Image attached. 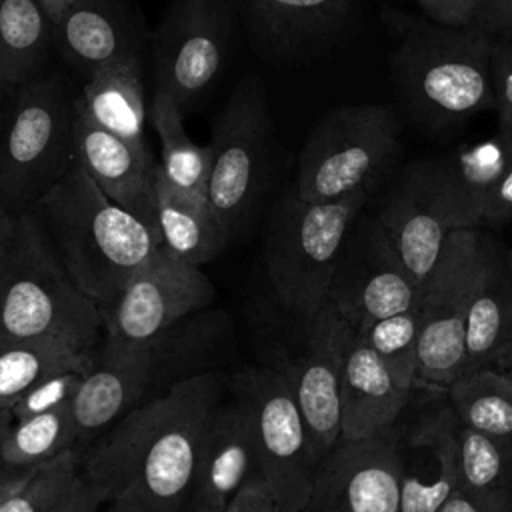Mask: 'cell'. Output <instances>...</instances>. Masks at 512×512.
I'll return each mask as SVG.
<instances>
[{
    "instance_id": "obj_1",
    "label": "cell",
    "mask_w": 512,
    "mask_h": 512,
    "mask_svg": "<svg viewBox=\"0 0 512 512\" xmlns=\"http://www.w3.org/2000/svg\"><path fill=\"white\" fill-rule=\"evenodd\" d=\"M226 390L228 374H202L132 408L80 452L82 474L106 502L134 494L152 512H182L208 418Z\"/></svg>"
},
{
    "instance_id": "obj_2",
    "label": "cell",
    "mask_w": 512,
    "mask_h": 512,
    "mask_svg": "<svg viewBox=\"0 0 512 512\" xmlns=\"http://www.w3.org/2000/svg\"><path fill=\"white\" fill-rule=\"evenodd\" d=\"M70 278L106 316L162 236L114 204L76 162L34 206Z\"/></svg>"
},
{
    "instance_id": "obj_3",
    "label": "cell",
    "mask_w": 512,
    "mask_h": 512,
    "mask_svg": "<svg viewBox=\"0 0 512 512\" xmlns=\"http://www.w3.org/2000/svg\"><path fill=\"white\" fill-rule=\"evenodd\" d=\"M398 38L392 74L410 116L430 132H446L494 108L490 56L494 36L476 26H442L390 12Z\"/></svg>"
},
{
    "instance_id": "obj_4",
    "label": "cell",
    "mask_w": 512,
    "mask_h": 512,
    "mask_svg": "<svg viewBox=\"0 0 512 512\" xmlns=\"http://www.w3.org/2000/svg\"><path fill=\"white\" fill-rule=\"evenodd\" d=\"M246 322L254 362L288 382L320 464L342 434L340 380L350 324L330 300L312 318H296L272 292L248 304Z\"/></svg>"
},
{
    "instance_id": "obj_5",
    "label": "cell",
    "mask_w": 512,
    "mask_h": 512,
    "mask_svg": "<svg viewBox=\"0 0 512 512\" xmlns=\"http://www.w3.org/2000/svg\"><path fill=\"white\" fill-rule=\"evenodd\" d=\"M0 338H56L84 352L104 340L102 310L70 278L34 210L12 222Z\"/></svg>"
},
{
    "instance_id": "obj_6",
    "label": "cell",
    "mask_w": 512,
    "mask_h": 512,
    "mask_svg": "<svg viewBox=\"0 0 512 512\" xmlns=\"http://www.w3.org/2000/svg\"><path fill=\"white\" fill-rule=\"evenodd\" d=\"M370 196V190H360L310 202L290 188L272 204L262 232V260L270 292L288 314L312 318L328 302L342 244Z\"/></svg>"
},
{
    "instance_id": "obj_7",
    "label": "cell",
    "mask_w": 512,
    "mask_h": 512,
    "mask_svg": "<svg viewBox=\"0 0 512 512\" xmlns=\"http://www.w3.org/2000/svg\"><path fill=\"white\" fill-rule=\"evenodd\" d=\"M10 96L0 138V208L18 216L76 164V96L56 74H40Z\"/></svg>"
},
{
    "instance_id": "obj_8",
    "label": "cell",
    "mask_w": 512,
    "mask_h": 512,
    "mask_svg": "<svg viewBox=\"0 0 512 512\" xmlns=\"http://www.w3.org/2000/svg\"><path fill=\"white\" fill-rule=\"evenodd\" d=\"M400 136L402 128L390 106L352 104L328 110L302 146L294 192L310 202L374 192L402 152Z\"/></svg>"
},
{
    "instance_id": "obj_9",
    "label": "cell",
    "mask_w": 512,
    "mask_h": 512,
    "mask_svg": "<svg viewBox=\"0 0 512 512\" xmlns=\"http://www.w3.org/2000/svg\"><path fill=\"white\" fill-rule=\"evenodd\" d=\"M208 146V208L232 242L258 214L272 180L274 124L256 76H244L234 86L214 122Z\"/></svg>"
},
{
    "instance_id": "obj_10",
    "label": "cell",
    "mask_w": 512,
    "mask_h": 512,
    "mask_svg": "<svg viewBox=\"0 0 512 512\" xmlns=\"http://www.w3.org/2000/svg\"><path fill=\"white\" fill-rule=\"evenodd\" d=\"M228 390L252 414L262 478L278 512H304L312 500L318 460L288 382L254 362L228 374Z\"/></svg>"
},
{
    "instance_id": "obj_11",
    "label": "cell",
    "mask_w": 512,
    "mask_h": 512,
    "mask_svg": "<svg viewBox=\"0 0 512 512\" xmlns=\"http://www.w3.org/2000/svg\"><path fill=\"white\" fill-rule=\"evenodd\" d=\"M484 244L480 228L452 230L420 284L416 382L446 390L464 370L466 314Z\"/></svg>"
},
{
    "instance_id": "obj_12",
    "label": "cell",
    "mask_w": 512,
    "mask_h": 512,
    "mask_svg": "<svg viewBox=\"0 0 512 512\" xmlns=\"http://www.w3.org/2000/svg\"><path fill=\"white\" fill-rule=\"evenodd\" d=\"M234 36V14L226 0H176L154 42L156 88L182 114L202 104L218 82Z\"/></svg>"
},
{
    "instance_id": "obj_13",
    "label": "cell",
    "mask_w": 512,
    "mask_h": 512,
    "mask_svg": "<svg viewBox=\"0 0 512 512\" xmlns=\"http://www.w3.org/2000/svg\"><path fill=\"white\" fill-rule=\"evenodd\" d=\"M216 288L202 266L190 264L160 246L128 280L104 316L100 350L142 348L196 310L212 306Z\"/></svg>"
},
{
    "instance_id": "obj_14",
    "label": "cell",
    "mask_w": 512,
    "mask_h": 512,
    "mask_svg": "<svg viewBox=\"0 0 512 512\" xmlns=\"http://www.w3.org/2000/svg\"><path fill=\"white\" fill-rule=\"evenodd\" d=\"M418 294L420 284L376 214L360 212L342 244L328 300L352 330H362L376 320L416 308Z\"/></svg>"
},
{
    "instance_id": "obj_15",
    "label": "cell",
    "mask_w": 512,
    "mask_h": 512,
    "mask_svg": "<svg viewBox=\"0 0 512 512\" xmlns=\"http://www.w3.org/2000/svg\"><path fill=\"white\" fill-rule=\"evenodd\" d=\"M404 436L390 426L358 440H340L318 464L304 512H400Z\"/></svg>"
},
{
    "instance_id": "obj_16",
    "label": "cell",
    "mask_w": 512,
    "mask_h": 512,
    "mask_svg": "<svg viewBox=\"0 0 512 512\" xmlns=\"http://www.w3.org/2000/svg\"><path fill=\"white\" fill-rule=\"evenodd\" d=\"M136 352L144 370V402L188 378L238 370L234 368L238 360L234 322L226 310L212 306L182 318Z\"/></svg>"
},
{
    "instance_id": "obj_17",
    "label": "cell",
    "mask_w": 512,
    "mask_h": 512,
    "mask_svg": "<svg viewBox=\"0 0 512 512\" xmlns=\"http://www.w3.org/2000/svg\"><path fill=\"white\" fill-rule=\"evenodd\" d=\"M76 162L120 208L160 234L156 214L158 162L148 146H134L98 126L74 98Z\"/></svg>"
},
{
    "instance_id": "obj_18",
    "label": "cell",
    "mask_w": 512,
    "mask_h": 512,
    "mask_svg": "<svg viewBox=\"0 0 512 512\" xmlns=\"http://www.w3.org/2000/svg\"><path fill=\"white\" fill-rule=\"evenodd\" d=\"M56 52L88 78L120 60L142 58L144 30L130 0H72L54 24Z\"/></svg>"
},
{
    "instance_id": "obj_19",
    "label": "cell",
    "mask_w": 512,
    "mask_h": 512,
    "mask_svg": "<svg viewBox=\"0 0 512 512\" xmlns=\"http://www.w3.org/2000/svg\"><path fill=\"white\" fill-rule=\"evenodd\" d=\"M258 476L262 470L252 414L240 396L226 390L204 430L190 500L224 508L246 482Z\"/></svg>"
},
{
    "instance_id": "obj_20",
    "label": "cell",
    "mask_w": 512,
    "mask_h": 512,
    "mask_svg": "<svg viewBox=\"0 0 512 512\" xmlns=\"http://www.w3.org/2000/svg\"><path fill=\"white\" fill-rule=\"evenodd\" d=\"M512 154V132L414 162L454 228H480L488 196Z\"/></svg>"
},
{
    "instance_id": "obj_21",
    "label": "cell",
    "mask_w": 512,
    "mask_h": 512,
    "mask_svg": "<svg viewBox=\"0 0 512 512\" xmlns=\"http://www.w3.org/2000/svg\"><path fill=\"white\" fill-rule=\"evenodd\" d=\"M412 388L406 386L366 340L350 328L344 344L340 408V440H358L396 426L408 404Z\"/></svg>"
},
{
    "instance_id": "obj_22",
    "label": "cell",
    "mask_w": 512,
    "mask_h": 512,
    "mask_svg": "<svg viewBox=\"0 0 512 512\" xmlns=\"http://www.w3.org/2000/svg\"><path fill=\"white\" fill-rule=\"evenodd\" d=\"M418 284L434 268L446 238L456 230L412 162L374 212Z\"/></svg>"
},
{
    "instance_id": "obj_23",
    "label": "cell",
    "mask_w": 512,
    "mask_h": 512,
    "mask_svg": "<svg viewBox=\"0 0 512 512\" xmlns=\"http://www.w3.org/2000/svg\"><path fill=\"white\" fill-rule=\"evenodd\" d=\"M258 38L278 56H310L352 30L358 0H248Z\"/></svg>"
},
{
    "instance_id": "obj_24",
    "label": "cell",
    "mask_w": 512,
    "mask_h": 512,
    "mask_svg": "<svg viewBox=\"0 0 512 512\" xmlns=\"http://www.w3.org/2000/svg\"><path fill=\"white\" fill-rule=\"evenodd\" d=\"M142 402L144 372L136 350L106 352L98 348L70 404L78 434L76 448L82 452Z\"/></svg>"
},
{
    "instance_id": "obj_25",
    "label": "cell",
    "mask_w": 512,
    "mask_h": 512,
    "mask_svg": "<svg viewBox=\"0 0 512 512\" xmlns=\"http://www.w3.org/2000/svg\"><path fill=\"white\" fill-rule=\"evenodd\" d=\"M512 342V274L504 254L486 238L466 314L464 372L488 368Z\"/></svg>"
},
{
    "instance_id": "obj_26",
    "label": "cell",
    "mask_w": 512,
    "mask_h": 512,
    "mask_svg": "<svg viewBox=\"0 0 512 512\" xmlns=\"http://www.w3.org/2000/svg\"><path fill=\"white\" fill-rule=\"evenodd\" d=\"M76 100L104 130L134 146H148L144 138L142 58H120L94 70Z\"/></svg>"
},
{
    "instance_id": "obj_27",
    "label": "cell",
    "mask_w": 512,
    "mask_h": 512,
    "mask_svg": "<svg viewBox=\"0 0 512 512\" xmlns=\"http://www.w3.org/2000/svg\"><path fill=\"white\" fill-rule=\"evenodd\" d=\"M424 446V460L404 450L400 512H438L458 492V470L452 438V410L446 406L424 420L412 434Z\"/></svg>"
},
{
    "instance_id": "obj_28",
    "label": "cell",
    "mask_w": 512,
    "mask_h": 512,
    "mask_svg": "<svg viewBox=\"0 0 512 512\" xmlns=\"http://www.w3.org/2000/svg\"><path fill=\"white\" fill-rule=\"evenodd\" d=\"M52 50L54 22L42 0H0V96L40 76Z\"/></svg>"
},
{
    "instance_id": "obj_29",
    "label": "cell",
    "mask_w": 512,
    "mask_h": 512,
    "mask_svg": "<svg viewBox=\"0 0 512 512\" xmlns=\"http://www.w3.org/2000/svg\"><path fill=\"white\" fill-rule=\"evenodd\" d=\"M452 438L458 492L480 512H512V458L506 446L460 424L454 414Z\"/></svg>"
},
{
    "instance_id": "obj_30",
    "label": "cell",
    "mask_w": 512,
    "mask_h": 512,
    "mask_svg": "<svg viewBox=\"0 0 512 512\" xmlns=\"http://www.w3.org/2000/svg\"><path fill=\"white\" fill-rule=\"evenodd\" d=\"M156 214L162 246L182 260L202 266L230 244L212 216L208 204L196 202L174 190L160 172H156Z\"/></svg>"
},
{
    "instance_id": "obj_31",
    "label": "cell",
    "mask_w": 512,
    "mask_h": 512,
    "mask_svg": "<svg viewBox=\"0 0 512 512\" xmlns=\"http://www.w3.org/2000/svg\"><path fill=\"white\" fill-rule=\"evenodd\" d=\"M150 116L160 140L162 176L180 194L208 204V178L212 164L210 146H200L186 134L182 110L160 90H154L152 94Z\"/></svg>"
},
{
    "instance_id": "obj_32",
    "label": "cell",
    "mask_w": 512,
    "mask_h": 512,
    "mask_svg": "<svg viewBox=\"0 0 512 512\" xmlns=\"http://www.w3.org/2000/svg\"><path fill=\"white\" fill-rule=\"evenodd\" d=\"M96 352L56 338H0V402L12 404L36 382L64 370H90Z\"/></svg>"
},
{
    "instance_id": "obj_33",
    "label": "cell",
    "mask_w": 512,
    "mask_h": 512,
    "mask_svg": "<svg viewBox=\"0 0 512 512\" xmlns=\"http://www.w3.org/2000/svg\"><path fill=\"white\" fill-rule=\"evenodd\" d=\"M460 424L500 442H512V378L494 368L460 374L446 390Z\"/></svg>"
},
{
    "instance_id": "obj_34",
    "label": "cell",
    "mask_w": 512,
    "mask_h": 512,
    "mask_svg": "<svg viewBox=\"0 0 512 512\" xmlns=\"http://www.w3.org/2000/svg\"><path fill=\"white\" fill-rule=\"evenodd\" d=\"M78 446L72 408L64 406L52 412L14 420L4 444L2 466L36 468L66 450Z\"/></svg>"
},
{
    "instance_id": "obj_35",
    "label": "cell",
    "mask_w": 512,
    "mask_h": 512,
    "mask_svg": "<svg viewBox=\"0 0 512 512\" xmlns=\"http://www.w3.org/2000/svg\"><path fill=\"white\" fill-rule=\"evenodd\" d=\"M380 360L410 388L416 384L418 314L416 308L386 316L356 330Z\"/></svg>"
},
{
    "instance_id": "obj_36",
    "label": "cell",
    "mask_w": 512,
    "mask_h": 512,
    "mask_svg": "<svg viewBox=\"0 0 512 512\" xmlns=\"http://www.w3.org/2000/svg\"><path fill=\"white\" fill-rule=\"evenodd\" d=\"M80 474V450H66L44 462L0 506V512H50Z\"/></svg>"
},
{
    "instance_id": "obj_37",
    "label": "cell",
    "mask_w": 512,
    "mask_h": 512,
    "mask_svg": "<svg viewBox=\"0 0 512 512\" xmlns=\"http://www.w3.org/2000/svg\"><path fill=\"white\" fill-rule=\"evenodd\" d=\"M86 372L84 370H64V372L50 374L44 380L36 382L32 388H28L22 396H18L10 404L14 420H22L28 416H36V414H44V412H52V410L70 406Z\"/></svg>"
},
{
    "instance_id": "obj_38",
    "label": "cell",
    "mask_w": 512,
    "mask_h": 512,
    "mask_svg": "<svg viewBox=\"0 0 512 512\" xmlns=\"http://www.w3.org/2000/svg\"><path fill=\"white\" fill-rule=\"evenodd\" d=\"M490 84L498 130L512 132V42L496 38L490 56Z\"/></svg>"
},
{
    "instance_id": "obj_39",
    "label": "cell",
    "mask_w": 512,
    "mask_h": 512,
    "mask_svg": "<svg viewBox=\"0 0 512 512\" xmlns=\"http://www.w3.org/2000/svg\"><path fill=\"white\" fill-rule=\"evenodd\" d=\"M428 20L442 26H474L476 0H414Z\"/></svg>"
},
{
    "instance_id": "obj_40",
    "label": "cell",
    "mask_w": 512,
    "mask_h": 512,
    "mask_svg": "<svg viewBox=\"0 0 512 512\" xmlns=\"http://www.w3.org/2000/svg\"><path fill=\"white\" fill-rule=\"evenodd\" d=\"M512 218V154L498 176L482 214V226H498Z\"/></svg>"
},
{
    "instance_id": "obj_41",
    "label": "cell",
    "mask_w": 512,
    "mask_h": 512,
    "mask_svg": "<svg viewBox=\"0 0 512 512\" xmlns=\"http://www.w3.org/2000/svg\"><path fill=\"white\" fill-rule=\"evenodd\" d=\"M474 26L494 38H512V0H476Z\"/></svg>"
},
{
    "instance_id": "obj_42",
    "label": "cell",
    "mask_w": 512,
    "mask_h": 512,
    "mask_svg": "<svg viewBox=\"0 0 512 512\" xmlns=\"http://www.w3.org/2000/svg\"><path fill=\"white\" fill-rule=\"evenodd\" d=\"M104 504L106 494L80 470L70 490L60 498V502L50 512H98V508Z\"/></svg>"
},
{
    "instance_id": "obj_43",
    "label": "cell",
    "mask_w": 512,
    "mask_h": 512,
    "mask_svg": "<svg viewBox=\"0 0 512 512\" xmlns=\"http://www.w3.org/2000/svg\"><path fill=\"white\" fill-rule=\"evenodd\" d=\"M222 512H278L276 500L262 476L246 482L224 506Z\"/></svg>"
},
{
    "instance_id": "obj_44",
    "label": "cell",
    "mask_w": 512,
    "mask_h": 512,
    "mask_svg": "<svg viewBox=\"0 0 512 512\" xmlns=\"http://www.w3.org/2000/svg\"><path fill=\"white\" fill-rule=\"evenodd\" d=\"M42 466V464H40ZM38 468V466H36ZM36 468L0 466V506L36 472Z\"/></svg>"
},
{
    "instance_id": "obj_45",
    "label": "cell",
    "mask_w": 512,
    "mask_h": 512,
    "mask_svg": "<svg viewBox=\"0 0 512 512\" xmlns=\"http://www.w3.org/2000/svg\"><path fill=\"white\" fill-rule=\"evenodd\" d=\"M14 216L0 208V300L6 284V268H8V250H10V234H12Z\"/></svg>"
},
{
    "instance_id": "obj_46",
    "label": "cell",
    "mask_w": 512,
    "mask_h": 512,
    "mask_svg": "<svg viewBox=\"0 0 512 512\" xmlns=\"http://www.w3.org/2000/svg\"><path fill=\"white\" fill-rule=\"evenodd\" d=\"M106 504H108L106 512H152L146 506V502H142L134 494H120V496L108 500Z\"/></svg>"
},
{
    "instance_id": "obj_47",
    "label": "cell",
    "mask_w": 512,
    "mask_h": 512,
    "mask_svg": "<svg viewBox=\"0 0 512 512\" xmlns=\"http://www.w3.org/2000/svg\"><path fill=\"white\" fill-rule=\"evenodd\" d=\"M438 512H480L462 492L452 494Z\"/></svg>"
},
{
    "instance_id": "obj_48",
    "label": "cell",
    "mask_w": 512,
    "mask_h": 512,
    "mask_svg": "<svg viewBox=\"0 0 512 512\" xmlns=\"http://www.w3.org/2000/svg\"><path fill=\"white\" fill-rule=\"evenodd\" d=\"M488 368L500 370V372H504L506 376L512 378V342H510L504 350H500V352L496 354V358L492 360V364H490Z\"/></svg>"
},
{
    "instance_id": "obj_49",
    "label": "cell",
    "mask_w": 512,
    "mask_h": 512,
    "mask_svg": "<svg viewBox=\"0 0 512 512\" xmlns=\"http://www.w3.org/2000/svg\"><path fill=\"white\" fill-rule=\"evenodd\" d=\"M14 424V416H12V410L8 404H2L0 402V456H2V444H4V438L10 430V426ZM0 466H2V458H0Z\"/></svg>"
},
{
    "instance_id": "obj_50",
    "label": "cell",
    "mask_w": 512,
    "mask_h": 512,
    "mask_svg": "<svg viewBox=\"0 0 512 512\" xmlns=\"http://www.w3.org/2000/svg\"><path fill=\"white\" fill-rule=\"evenodd\" d=\"M70 2H72V0H42L44 8H46V12H48V16L52 18L54 24H56V20L62 16V12L66 10V6H68Z\"/></svg>"
},
{
    "instance_id": "obj_51",
    "label": "cell",
    "mask_w": 512,
    "mask_h": 512,
    "mask_svg": "<svg viewBox=\"0 0 512 512\" xmlns=\"http://www.w3.org/2000/svg\"><path fill=\"white\" fill-rule=\"evenodd\" d=\"M224 508L216 506V504H210V502H204V500H190L182 512H222Z\"/></svg>"
},
{
    "instance_id": "obj_52",
    "label": "cell",
    "mask_w": 512,
    "mask_h": 512,
    "mask_svg": "<svg viewBox=\"0 0 512 512\" xmlns=\"http://www.w3.org/2000/svg\"><path fill=\"white\" fill-rule=\"evenodd\" d=\"M504 258H506V266H508V270H510V274H512V248L504 254Z\"/></svg>"
},
{
    "instance_id": "obj_53",
    "label": "cell",
    "mask_w": 512,
    "mask_h": 512,
    "mask_svg": "<svg viewBox=\"0 0 512 512\" xmlns=\"http://www.w3.org/2000/svg\"><path fill=\"white\" fill-rule=\"evenodd\" d=\"M2 120H4V110H2V104H0V138H2Z\"/></svg>"
},
{
    "instance_id": "obj_54",
    "label": "cell",
    "mask_w": 512,
    "mask_h": 512,
    "mask_svg": "<svg viewBox=\"0 0 512 512\" xmlns=\"http://www.w3.org/2000/svg\"><path fill=\"white\" fill-rule=\"evenodd\" d=\"M506 450H508V454H510V458H512V442L506 444Z\"/></svg>"
},
{
    "instance_id": "obj_55",
    "label": "cell",
    "mask_w": 512,
    "mask_h": 512,
    "mask_svg": "<svg viewBox=\"0 0 512 512\" xmlns=\"http://www.w3.org/2000/svg\"><path fill=\"white\" fill-rule=\"evenodd\" d=\"M328 512H330V510H328Z\"/></svg>"
}]
</instances>
